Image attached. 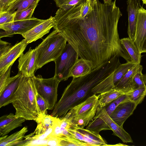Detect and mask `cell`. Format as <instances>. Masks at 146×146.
<instances>
[{"label": "cell", "instance_id": "cell-5", "mask_svg": "<svg viewBox=\"0 0 146 146\" xmlns=\"http://www.w3.org/2000/svg\"><path fill=\"white\" fill-rule=\"evenodd\" d=\"M99 95L94 94L70 110L64 116L72 125L84 128L92 121L98 106Z\"/></svg>", "mask_w": 146, "mask_h": 146}, {"label": "cell", "instance_id": "cell-47", "mask_svg": "<svg viewBox=\"0 0 146 146\" xmlns=\"http://www.w3.org/2000/svg\"><path fill=\"white\" fill-rule=\"evenodd\" d=\"M141 0L143 2V4H144L146 5V0Z\"/></svg>", "mask_w": 146, "mask_h": 146}, {"label": "cell", "instance_id": "cell-33", "mask_svg": "<svg viewBox=\"0 0 146 146\" xmlns=\"http://www.w3.org/2000/svg\"><path fill=\"white\" fill-rule=\"evenodd\" d=\"M142 70L139 71L134 76L131 86V90L146 86L143 80Z\"/></svg>", "mask_w": 146, "mask_h": 146}, {"label": "cell", "instance_id": "cell-9", "mask_svg": "<svg viewBox=\"0 0 146 146\" xmlns=\"http://www.w3.org/2000/svg\"><path fill=\"white\" fill-rule=\"evenodd\" d=\"M28 44L25 39L17 42L0 57V76L5 72L23 54Z\"/></svg>", "mask_w": 146, "mask_h": 146}, {"label": "cell", "instance_id": "cell-12", "mask_svg": "<svg viewBox=\"0 0 146 146\" xmlns=\"http://www.w3.org/2000/svg\"><path fill=\"white\" fill-rule=\"evenodd\" d=\"M36 51L35 49L30 47L25 54H23L18 60L19 72L23 76L33 77L36 71Z\"/></svg>", "mask_w": 146, "mask_h": 146}, {"label": "cell", "instance_id": "cell-40", "mask_svg": "<svg viewBox=\"0 0 146 146\" xmlns=\"http://www.w3.org/2000/svg\"><path fill=\"white\" fill-rule=\"evenodd\" d=\"M9 0H0V12L6 10Z\"/></svg>", "mask_w": 146, "mask_h": 146}, {"label": "cell", "instance_id": "cell-25", "mask_svg": "<svg viewBox=\"0 0 146 146\" xmlns=\"http://www.w3.org/2000/svg\"><path fill=\"white\" fill-rule=\"evenodd\" d=\"M40 0H17L10 5L6 11L11 14L24 10L29 7L37 5Z\"/></svg>", "mask_w": 146, "mask_h": 146}, {"label": "cell", "instance_id": "cell-17", "mask_svg": "<svg viewBox=\"0 0 146 146\" xmlns=\"http://www.w3.org/2000/svg\"><path fill=\"white\" fill-rule=\"evenodd\" d=\"M143 69V66L140 64H135L123 76L115 86V88L122 90L127 94L131 90L132 84L134 76Z\"/></svg>", "mask_w": 146, "mask_h": 146}, {"label": "cell", "instance_id": "cell-35", "mask_svg": "<svg viewBox=\"0 0 146 146\" xmlns=\"http://www.w3.org/2000/svg\"><path fill=\"white\" fill-rule=\"evenodd\" d=\"M15 13L11 14L6 11L0 12V25L14 21Z\"/></svg>", "mask_w": 146, "mask_h": 146}, {"label": "cell", "instance_id": "cell-32", "mask_svg": "<svg viewBox=\"0 0 146 146\" xmlns=\"http://www.w3.org/2000/svg\"><path fill=\"white\" fill-rule=\"evenodd\" d=\"M127 98L126 94L122 95L105 106L106 110L108 114L110 116L118 106Z\"/></svg>", "mask_w": 146, "mask_h": 146}, {"label": "cell", "instance_id": "cell-42", "mask_svg": "<svg viewBox=\"0 0 146 146\" xmlns=\"http://www.w3.org/2000/svg\"><path fill=\"white\" fill-rule=\"evenodd\" d=\"M146 53V39L143 44L141 53Z\"/></svg>", "mask_w": 146, "mask_h": 146}, {"label": "cell", "instance_id": "cell-41", "mask_svg": "<svg viewBox=\"0 0 146 146\" xmlns=\"http://www.w3.org/2000/svg\"><path fill=\"white\" fill-rule=\"evenodd\" d=\"M70 0H54L56 4L58 7H60L62 5Z\"/></svg>", "mask_w": 146, "mask_h": 146}, {"label": "cell", "instance_id": "cell-13", "mask_svg": "<svg viewBox=\"0 0 146 146\" xmlns=\"http://www.w3.org/2000/svg\"><path fill=\"white\" fill-rule=\"evenodd\" d=\"M137 105L127 98L118 106L110 116L117 125L123 127L125 122L133 114Z\"/></svg>", "mask_w": 146, "mask_h": 146}, {"label": "cell", "instance_id": "cell-44", "mask_svg": "<svg viewBox=\"0 0 146 146\" xmlns=\"http://www.w3.org/2000/svg\"><path fill=\"white\" fill-rule=\"evenodd\" d=\"M97 0H89L90 3L92 7L95 3Z\"/></svg>", "mask_w": 146, "mask_h": 146}, {"label": "cell", "instance_id": "cell-21", "mask_svg": "<svg viewBox=\"0 0 146 146\" xmlns=\"http://www.w3.org/2000/svg\"><path fill=\"white\" fill-rule=\"evenodd\" d=\"M55 118V117L47 113L40 114L34 120L37 123V126L33 133L37 135L44 133L52 125Z\"/></svg>", "mask_w": 146, "mask_h": 146}, {"label": "cell", "instance_id": "cell-3", "mask_svg": "<svg viewBox=\"0 0 146 146\" xmlns=\"http://www.w3.org/2000/svg\"><path fill=\"white\" fill-rule=\"evenodd\" d=\"M37 93L32 77L22 76L11 103L16 116L29 120H35L38 117L40 113L36 102Z\"/></svg>", "mask_w": 146, "mask_h": 146}, {"label": "cell", "instance_id": "cell-14", "mask_svg": "<svg viewBox=\"0 0 146 146\" xmlns=\"http://www.w3.org/2000/svg\"><path fill=\"white\" fill-rule=\"evenodd\" d=\"M146 39V9L141 6L138 12L134 41L135 44L141 54Z\"/></svg>", "mask_w": 146, "mask_h": 146}, {"label": "cell", "instance_id": "cell-8", "mask_svg": "<svg viewBox=\"0 0 146 146\" xmlns=\"http://www.w3.org/2000/svg\"><path fill=\"white\" fill-rule=\"evenodd\" d=\"M44 20L32 17L29 19L14 21L0 25V29L4 31V32H1L0 38L10 36L16 34L21 35L28 31Z\"/></svg>", "mask_w": 146, "mask_h": 146}, {"label": "cell", "instance_id": "cell-30", "mask_svg": "<svg viewBox=\"0 0 146 146\" xmlns=\"http://www.w3.org/2000/svg\"><path fill=\"white\" fill-rule=\"evenodd\" d=\"M37 5H34L16 13L14 21L29 19L32 16Z\"/></svg>", "mask_w": 146, "mask_h": 146}, {"label": "cell", "instance_id": "cell-22", "mask_svg": "<svg viewBox=\"0 0 146 146\" xmlns=\"http://www.w3.org/2000/svg\"><path fill=\"white\" fill-rule=\"evenodd\" d=\"M121 40L129 55L131 61L136 64H140L141 59V54L134 42L129 37L121 38Z\"/></svg>", "mask_w": 146, "mask_h": 146}, {"label": "cell", "instance_id": "cell-6", "mask_svg": "<svg viewBox=\"0 0 146 146\" xmlns=\"http://www.w3.org/2000/svg\"><path fill=\"white\" fill-rule=\"evenodd\" d=\"M32 77L37 93L45 100L48 110H52L57 101L58 88L61 81L54 76L44 78L41 75H38Z\"/></svg>", "mask_w": 146, "mask_h": 146}, {"label": "cell", "instance_id": "cell-27", "mask_svg": "<svg viewBox=\"0 0 146 146\" xmlns=\"http://www.w3.org/2000/svg\"><path fill=\"white\" fill-rule=\"evenodd\" d=\"M126 94L129 100L138 105L142 102L146 96V86L132 90Z\"/></svg>", "mask_w": 146, "mask_h": 146}, {"label": "cell", "instance_id": "cell-46", "mask_svg": "<svg viewBox=\"0 0 146 146\" xmlns=\"http://www.w3.org/2000/svg\"><path fill=\"white\" fill-rule=\"evenodd\" d=\"M143 80L145 84L146 85V73L143 74Z\"/></svg>", "mask_w": 146, "mask_h": 146}, {"label": "cell", "instance_id": "cell-38", "mask_svg": "<svg viewBox=\"0 0 146 146\" xmlns=\"http://www.w3.org/2000/svg\"><path fill=\"white\" fill-rule=\"evenodd\" d=\"M61 138L51 135L47 139V146H60V143Z\"/></svg>", "mask_w": 146, "mask_h": 146}, {"label": "cell", "instance_id": "cell-36", "mask_svg": "<svg viewBox=\"0 0 146 146\" xmlns=\"http://www.w3.org/2000/svg\"><path fill=\"white\" fill-rule=\"evenodd\" d=\"M37 105L40 114L47 113V104L44 99L37 92L36 95Z\"/></svg>", "mask_w": 146, "mask_h": 146}, {"label": "cell", "instance_id": "cell-24", "mask_svg": "<svg viewBox=\"0 0 146 146\" xmlns=\"http://www.w3.org/2000/svg\"><path fill=\"white\" fill-rule=\"evenodd\" d=\"M92 70L90 66L87 62L82 58H78L72 67L69 77L76 78L82 76Z\"/></svg>", "mask_w": 146, "mask_h": 146}, {"label": "cell", "instance_id": "cell-16", "mask_svg": "<svg viewBox=\"0 0 146 146\" xmlns=\"http://www.w3.org/2000/svg\"><path fill=\"white\" fill-rule=\"evenodd\" d=\"M26 119L16 116L12 113L4 115L0 117V136L7 135L15 128L22 126Z\"/></svg>", "mask_w": 146, "mask_h": 146}, {"label": "cell", "instance_id": "cell-2", "mask_svg": "<svg viewBox=\"0 0 146 146\" xmlns=\"http://www.w3.org/2000/svg\"><path fill=\"white\" fill-rule=\"evenodd\" d=\"M120 64L119 60L114 57L87 74L73 78L55 104L50 115L63 117L71 109L94 95L92 89L113 74Z\"/></svg>", "mask_w": 146, "mask_h": 146}, {"label": "cell", "instance_id": "cell-19", "mask_svg": "<svg viewBox=\"0 0 146 146\" xmlns=\"http://www.w3.org/2000/svg\"><path fill=\"white\" fill-rule=\"evenodd\" d=\"M22 76V74L21 73L6 87L0 95V108L12 103L14 93L18 87Z\"/></svg>", "mask_w": 146, "mask_h": 146}, {"label": "cell", "instance_id": "cell-4", "mask_svg": "<svg viewBox=\"0 0 146 146\" xmlns=\"http://www.w3.org/2000/svg\"><path fill=\"white\" fill-rule=\"evenodd\" d=\"M67 42L54 30L35 48L36 71L46 64L54 62L62 53Z\"/></svg>", "mask_w": 146, "mask_h": 146}, {"label": "cell", "instance_id": "cell-20", "mask_svg": "<svg viewBox=\"0 0 146 146\" xmlns=\"http://www.w3.org/2000/svg\"><path fill=\"white\" fill-rule=\"evenodd\" d=\"M28 131V127L25 126L20 130L8 136L0 137V146H17L24 138L25 135Z\"/></svg>", "mask_w": 146, "mask_h": 146}, {"label": "cell", "instance_id": "cell-26", "mask_svg": "<svg viewBox=\"0 0 146 146\" xmlns=\"http://www.w3.org/2000/svg\"><path fill=\"white\" fill-rule=\"evenodd\" d=\"M135 64L131 61L127 62L124 64H121L118 66L113 74V81L115 86L125 74Z\"/></svg>", "mask_w": 146, "mask_h": 146}, {"label": "cell", "instance_id": "cell-39", "mask_svg": "<svg viewBox=\"0 0 146 146\" xmlns=\"http://www.w3.org/2000/svg\"><path fill=\"white\" fill-rule=\"evenodd\" d=\"M84 0H70L62 5L59 8L64 10H68L73 6L81 2Z\"/></svg>", "mask_w": 146, "mask_h": 146}, {"label": "cell", "instance_id": "cell-1", "mask_svg": "<svg viewBox=\"0 0 146 146\" xmlns=\"http://www.w3.org/2000/svg\"><path fill=\"white\" fill-rule=\"evenodd\" d=\"M116 0L107 5L97 0L82 18L79 15L80 3L66 10L59 8L54 16V29L92 70L115 56L131 61L119 37L118 24L122 14Z\"/></svg>", "mask_w": 146, "mask_h": 146}, {"label": "cell", "instance_id": "cell-11", "mask_svg": "<svg viewBox=\"0 0 146 146\" xmlns=\"http://www.w3.org/2000/svg\"><path fill=\"white\" fill-rule=\"evenodd\" d=\"M55 25V17L51 16L21 35L28 44L42 38L44 35L49 32Z\"/></svg>", "mask_w": 146, "mask_h": 146}, {"label": "cell", "instance_id": "cell-31", "mask_svg": "<svg viewBox=\"0 0 146 146\" xmlns=\"http://www.w3.org/2000/svg\"><path fill=\"white\" fill-rule=\"evenodd\" d=\"M60 146H89L86 143L76 138L65 137L61 138L60 143Z\"/></svg>", "mask_w": 146, "mask_h": 146}, {"label": "cell", "instance_id": "cell-18", "mask_svg": "<svg viewBox=\"0 0 146 146\" xmlns=\"http://www.w3.org/2000/svg\"><path fill=\"white\" fill-rule=\"evenodd\" d=\"M81 133L84 138V142L90 146H109L106 141L102 136L95 132L84 128L79 127L76 125L72 126Z\"/></svg>", "mask_w": 146, "mask_h": 146}, {"label": "cell", "instance_id": "cell-29", "mask_svg": "<svg viewBox=\"0 0 146 146\" xmlns=\"http://www.w3.org/2000/svg\"><path fill=\"white\" fill-rule=\"evenodd\" d=\"M12 66L11 65L4 74L0 76V95L6 87L21 73L19 72L15 76L11 77L10 74Z\"/></svg>", "mask_w": 146, "mask_h": 146}, {"label": "cell", "instance_id": "cell-28", "mask_svg": "<svg viewBox=\"0 0 146 146\" xmlns=\"http://www.w3.org/2000/svg\"><path fill=\"white\" fill-rule=\"evenodd\" d=\"M86 129L99 133L102 130H110L109 127L102 119L95 116L88 125Z\"/></svg>", "mask_w": 146, "mask_h": 146}, {"label": "cell", "instance_id": "cell-45", "mask_svg": "<svg viewBox=\"0 0 146 146\" xmlns=\"http://www.w3.org/2000/svg\"><path fill=\"white\" fill-rule=\"evenodd\" d=\"M16 0H9L8 2V7L10 5H11L13 3H14Z\"/></svg>", "mask_w": 146, "mask_h": 146}, {"label": "cell", "instance_id": "cell-37", "mask_svg": "<svg viewBox=\"0 0 146 146\" xmlns=\"http://www.w3.org/2000/svg\"><path fill=\"white\" fill-rule=\"evenodd\" d=\"M10 43L0 40V57L7 52L13 46Z\"/></svg>", "mask_w": 146, "mask_h": 146}, {"label": "cell", "instance_id": "cell-7", "mask_svg": "<svg viewBox=\"0 0 146 146\" xmlns=\"http://www.w3.org/2000/svg\"><path fill=\"white\" fill-rule=\"evenodd\" d=\"M78 58L74 48L68 43L66 44L61 54L54 62L55 68L54 76L61 81L67 80L72 67Z\"/></svg>", "mask_w": 146, "mask_h": 146}, {"label": "cell", "instance_id": "cell-34", "mask_svg": "<svg viewBox=\"0 0 146 146\" xmlns=\"http://www.w3.org/2000/svg\"><path fill=\"white\" fill-rule=\"evenodd\" d=\"M51 135L63 138L61 128V120L59 117H55L53 124V130Z\"/></svg>", "mask_w": 146, "mask_h": 146}, {"label": "cell", "instance_id": "cell-15", "mask_svg": "<svg viewBox=\"0 0 146 146\" xmlns=\"http://www.w3.org/2000/svg\"><path fill=\"white\" fill-rule=\"evenodd\" d=\"M141 0H128L127 11L128 14V25L127 34L129 37L134 42L136 29L138 12L141 7Z\"/></svg>", "mask_w": 146, "mask_h": 146}, {"label": "cell", "instance_id": "cell-43", "mask_svg": "<svg viewBox=\"0 0 146 146\" xmlns=\"http://www.w3.org/2000/svg\"><path fill=\"white\" fill-rule=\"evenodd\" d=\"M104 3L107 5H110L112 3V0H103Z\"/></svg>", "mask_w": 146, "mask_h": 146}, {"label": "cell", "instance_id": "cell-10", "mask_svg": "<svg viewBox=\"0 0 146 146\" xmlns=\"http://www.w3.org/2000/svg\"><path fill=\"white\" fill-rule=\"evenodd\" d=\"M95 116L102 119L113 132V135L119 137L124 143H132L133 140L130 135L117 125L111 118L106 111L105 107L98 106Z\"/></svg>", "mask_w": 146, "mask_h": 146}, {"label": "cell", "instance_id": "cell-23", "mask_svg": "<svg viewBox=\"0 0 146 146\" xmlns=\"http://www.w3.org/2000/svg\"><path fill=\"white\" fill-rule=\"evenodd\" d=\"M126 94L122 90L115 87L109 91L99 95L98 106L105 107L119 96Z\"/></svg>", "mask_w": 146, "mask_h": 146}]
</instances>
